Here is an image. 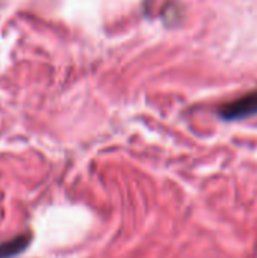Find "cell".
Segmentation results:
<instances>
[{
    "mask_svg": "<svg viewBox=\"0 0 257 258\" xmlns=\"http://www.w3.org/2000/svg\"><path fill=\"white\" fill-rule=\"evenodd\" d=\"M218 115L224 121H242L257 115V91L248 92L220 107Z\"/></svg>",
    "mask_w": 257,
    "mask_h": 258,
    "instance_id": "6da1fadb",
    "label": "cell"
},
{
    "mask_svg": "<svg viewBox=\"0 0 257 258\" xmlns=\"http://www.w3.org/2000/svg\"><path fill=\"white\" fill-rule=\"evenodd\" d=\"M29 242H30L29 236L21 234L15 239L0 243V258H11L14 255H18L20 252H23L27 248Z\"/></svg>",
    "mask_w": 257,
    "mask_h": 258,
    "instance_id": "7a4b0ae2",
    "label": "cell"
}]
</instances>
